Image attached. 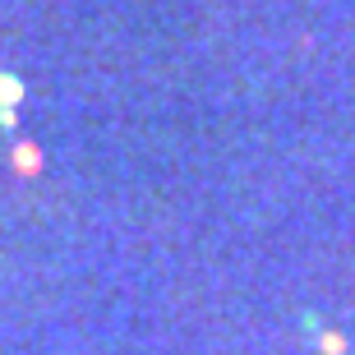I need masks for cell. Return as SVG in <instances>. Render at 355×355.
Returning <instances> with one entry per match:
<instances>
[{
  "mask_svg": "<svg viewBox=\"0 0 355 355\" xmlns=\"http://www.w3.org/2000/svg\"><path fill=\"white\" fill-rule=\"evenodd\" d=\"M323 351H328V355H342V351H346V337L328 332V337H323Z\"/></svg>",
  "mask_w": 355,
  "mask_h": 355,
  "instance_id": "3",
  "label": "cell"
},
{
  "mask_svg": "<svg viewBox=\"0 0 355 355\" xmlns=\"http://www.w3.org/2000/svg\"><path fill=\"white\" fill-rule=\"evenodd\" d=\"M10 162H14V171H19V175H37L42 166H46V157H42V148H37V144H28V139H19V144H14Z\"/></svg>",
  "mask_w": 355,
  "mask_h": 355,
  "instance_id": "1",
  "label": "cell"
},
{
  "mask_svg": "<svg viewBox=\"0 0 355 355\" xmlns=\"http://www.w3.org/2000/svg\"><path fill=\"white\" fill-rule=\"evenodd\" d=\"M19 97H24V79L0 69V111H5V106H19Z\"/></svg>",
  "mask_w": 355,
  "mask_h": 355,
  "instance_id": "2",
  "label": "cell"
}]
</instances>
